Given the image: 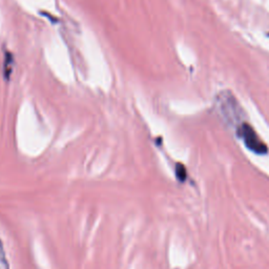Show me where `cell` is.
I'll return each mask as SVG.
<instances>
[{"instance_id": "2", "label": "cell", "mask_w": 269, "mask_h": 269, "mask_svg": "<svg viewBox=\"0 0 269 269\" xmlns=\"http://www.w3.org/2000/svg\"><path fill=\"white\" fill-rule=\"evenodd\" d=\"M176 177L180 182H184L187 178L186 168L182 163H177L176 165Z\"/></svg>"}, {"instance_id": "4", "label": "cell", "mask_w": 269, "mask_h": 269, "mask_svg": "<svg viewBox=\"0 0 269 269\" xmlns=\"http://www.w3.org/2000/svg\"><path fill=\"white\" fill-rule=\"evenodd\" d=\"M268 36H269V33H268Z\"/></svg>"}, {"instance_id": "3", "label": "cell", "mask_w": 269, "mask_h": 269, "mask_svg": "<svg viewBox=\"0 0 269 269\" xmlns=\"http://www.w3.org/2000/svg\"><path fill=\"white\" fill-rule=\"evenodd\" d=\"M0 262H2V263H6L7 264V262H6V253H5V251H4V247H3V243H2V241H0Z\"/></svg>"}, {"instance_id": "1", "label": "cell", "mask_w": 269, "mask_h": 269, "mask_svg": "<svg viewBox=\"0 0 269 269\" xmlns=\"http://www.w3.org/2000/svg\"><path fill=\"white\" fill-rule=\"evenodd\" d=\"M238 136L242 138L246 148L256 155H266L268 153L267 145L260 139L254 128L244 122L238 127Z\"/></svg>"}]
</instances>
